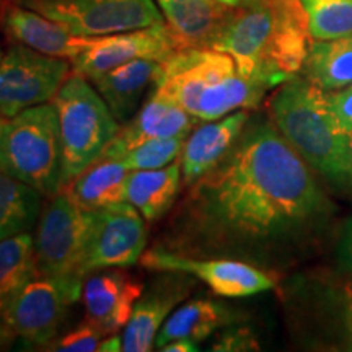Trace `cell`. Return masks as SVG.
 <instances>
[{"label":"cell","instance_id":"30bf717a","mask_svg":"<svg viewBox=\"0 0 352 352\" xmlns=\"http://www.w3.org/2000/svg\"><path fill=\"white\" fill-rule=\"evenodd\" d=\"M70 76L69 59L12 46L0 59V114L13 118L36 104L50 103Z\"/></svg>","mask_w":352,"mask_h":352},{"label":"cell","instance_id":"9c48e42d","mask_svg":"<svg viewBox=\"0 0 352 352\" xmlns=\"http://www.w3.org/2000/svg\"><path fill=\"white\" fill-rule=\"evenodd\" d=\"M64 25L77 36L94 38L165 23L153 0H13Z\"/></svg>","mask_w":352,"mask_h":352},{"label":"cell","instance_id":"7a4b0ae2","mask_svg":"<svg viewBox=\"0 0 352 352\" xmlns=\"http://www.w3.org/2000/svg\"><path fill=\"white\" fill-rule=\"evenodd\" d=\"M311 38L298 0H245L210 44L241 76L274 88L300 72Z\"/></svg>","mask_w":352,"mask_h":352},{"label":"cell","instance_id":"5b68a950","mask_svg":"<svg viewBox=\"0 0 352 352\" xmlns=\"http://www.w3.org/2000/svg\"><path fill=\"white\" fill-rule=\"evenodd\" d=\"M0 171L43 196L63 191V140L52 101L8 118L0 139Z\"/></svg>","mask_w":352,"mask_h":352},{"label":"cell","instance_id":"5bb4252c","mask_svg":"<svg viewBox=\"0 0 352 352\" xmlns=\"http://www.w3.org/2000/svg\"><path fill=\"white\" fill-rule=\"evenodd\" d=\"M191 289L192 279L186 272H166L158 277L135 303L122 334V351H151L166 318L189 296Z\"/></svg>","mask_w":352,"mask_h":352},{"label":"cell","instance_id":"6da1fadb","mask_svg":"<svg viewBox=\"0 0 352 352\" xmlns=\"http://www.w3.org/2000/svg\"><path fill=\"white\" fill-rule=\"evenodd\" d=\"M189 189L165 246L179 253H261L305 235L329 210L310 166L267 121L246 124Z\"/></svg>","mask_w":352,"mask_h":352},{"label":"cell","instance_id":"d6986e66","mask_svg":"<svg viewBox=\"0 0 352 352\" xmlns=\"http://www.w3.org/2000/svg\"><path fill=\"white\" fill-rule=\"evenodd\" d=\"M246 109H236L220 120L202 124L188 135L182 152V173L184 186H192L227 155L248 124Z\"/></svg>","mask_w":352,"mask_h":352},{"label":"cell","instance_id":"2e32d148","mask_svg":"<svg viewBox=\"0 0 352 352\" xmlns=\"http://www.w3.org/2000/svg\"><path fill=\"white\" fill-rule=\"evenodd\" d=\"M142 292L144 285L126 272L109 271L108 267L96 270L82 289L87 320L96 324L107 336L118 333L131 320Z\"/></svg>","mask_w":352,"mask_h":352},{"label":"cell","instance_id":"4dcf8cb0","mask_svg":"<svg viewBox=\"0 0 352 352\" xmlns=\"http://www.w3.org/2000/svg\"><path fill=\"white\" fill-rule=\"evenodd\" d=\"M214 351H254L258 349V342L248 329H232L226 331L215 342Z\"/></svg>","mask_w":352,"mask_h":352},{"label":"cell","instance_id":"277c9868","mask_svg":"<svg viewBox=\"0 0 352 352\" xmlns=\"http://www.w3.org/2000/svg\"><path fill=\"white\" fill-rule=\"evenodd\" d=\"M272 124L310 168L336 184L349 182L352 138L341 131L327 91L294 76L270 101Z\"/></svg>","mask_w":352,"mask_h":352},{"label":"cell","instance_id":"7402d4cb","mask_svg":"<svg viewBox=\"0 0 352 352\" xmlns=\"http://www.w3.org/2000/svg\"><path fill=\"white\" fill-rule=\"evenodd\" d=\"M129 171L121 160L98 158L63 191L85 210L108 208L126 201V182Z\"/></svg>","mask_w":352,"mask_h":352},{"label":"cell","instance_id":"836d02e7","mask_svg":"<svg viewBox=\"0 0 352 352\" xmlns=\"http://www.w3.org/2000/svg\"><path fill=\"white\" fill-rule=\"evenodd\" d=\"M197 342L191 340H175L166 342L165 346L160 347V351L165 352H191V351H199V347L196 346Z\"/></svg>","mask_w":352,"mask_h":352},{"label":"cell","instance_id":"ac0fdd59","mask_svg":"<svg viewBox=\"0 0 352 352\" xmlns=\"http://www.w3.org/2000/svg\"><path fill=\"white\" fill-rule=\"evenodd\" d=\"M164 60L140 57L88 78L120 124H124L144 104L145 95L155 88Z\"/></svg>","mask_w":352,"mask_h":352},{"label":"cell","instance_id":"4fadbf2b","mask_svg":"<svg viewBox=\"0 0 352 352\" xmlns=\"http://www.w3.org/2000/svg\"><path fill=\"white\" fill-rule=\"evenodd\" d=\"M94 212L95 228L88 254V274L104 267H129L140 261L147 245L142 214L127 201Z\"/></svg>","mask_w":352,"mask_h":352},{"label":"cell","instance_id":"484cf974","mask_svg":"<svg viewBox=\"0 0 352 352\" xmlns=\"http://www.w3.org/2000/svg\"><path fill=\"white\" fill-rule=\"evenodd\" d=\"M36 276L32 233L25 232L0 241V314L16 292Z\"/></svg>","mask_w":352,"mask_h":352},{"label":"cell","instance_id":"e0dca14e","mask_svg":"<svg viewBox=\"0 0 352 352\" xmlns=\"http://www.w3.org/2000/svg\"><path fill=\"white\" fill-rule=\"evenodd\" d=\"M2 28L16 44L41 54L69 60L76 59L90 41V38L77 36L64 25L15 2L3 10Z\"/></svg>","mask_w":352,"mask_h":352},{"label":"cell","instance_id":"e575fe53","mask_svg":"<svg viewBox=\"0 0 352 352\" xmlns=\"http://www.w3.org/2000/svg\"><path fill=\"white\" fill-rule=\"evenodd\" d=\"M98 351H101V352H118V351H122V338L118 336L116 333L108 334L107 340L100 341Z\"/></svg>","mask_w":352,"mask_h":352},{"label":"cell","instance_id":"52a82bcc","mask_svg":"<svg viewBox=\"0 0 352 352\" xmlns=\"http://www.w3.org/2000/svg\"><path fill=\"white\" fill-rule=\"evenodd\" d=\"M94 228V210L82 209L65 191L51 196L34 235L38 274L83 279Z\"/></svg>","mask_w":352,"mask_h":352},{"label":"cell","instance_id":"7c38bea8","mask_svg":"<svg viewBox=\"0 0 352 352\" xmlns=\"http://www.w3.org/2000/svg\"><path fill=\"white\" fill-rule=\"evenodd\" d=\"M183 50L182 43L168 25L160 23L147 28L131 30L104 36L90 38L87 47L72 60L74 72L94 78L129 60L151 57L165 60Z\"/></svg>","mask_w":352,"mask_h":352},{"label":"cell","instance_id":"74e56055","mask_svg":"<svg viewBox=\"0 0 352 352\" xmlns=\"http://www.w3.org/2000/svg\"><path fill=\"white\" fill-rule=\"evenodd\" d=\"M222 2H226V3H228V6H240L241 2H245V0H222Z\"/></svg>","mask_w":352,"mask_h":352},{"label":"cell","instance_id":"d590c367","mask_svg":"<svg viewBox=\"0 0 352 352\" xmlns=\"http://www.w3.org/2000/svg\"><path fill=\"white\" fill-rule=\"evenodd\" d=\"M8 334H10V331H8L7 324L3 323L2 316H0V347H2L3 344H6L7 340H8Z\"/></svg>","mask_w":352,"mask_h":352},{"label":"cell","instance_id":"ab89813d","mask_svg":"<svg viewBox=\"0 0 352 352\" xmlns=\"http://www.w3.org/2000/svg\"><path fill=\"white\" fill-rule=\"evenodd\" d=\"M2 57H3V52H2V50H0V59H2Z\"/></svg>","mask_w":352,"mask_h":352},{"label":"cell","instance_id":"44dd1931","mask_svg":"<svg viewBox=\"0 0 352 352\" xmlns=\"http://www.w3.org/2000/svg\"><path fill=\"white\" fill-rule=\"evenodd\" d=\"M182 182V164L178 162L164 168L131 170L126 182V201L142 214L145 222H157L175 204Z\"/></svg>","mask_w":352,"mask_h":352},{"label":"cell","instance_id":"1f68e13d","mask_svg":"<svg viewBox=\"0 0 352 352\" xmlns=\"http://www.w3.org/2000/svg\"><path fill=\"white\" fill-rule=\"evenodd\" d=\"M338 259L342 270L352 276V217L342 227L338 245Z\"/></svg>","mask_w":352,"mask_h":352},{"label":"cell","instance_id":"8d00e7d4","mask_svg":"<svg viewBox=\"0 0 352 352\" xmlns=\"http://www.w3.org/2000/svg\"><path fill=\"white\" fill-rule=\"evenodd\" d=\"M7 122V118H3L2 114H0V139H2V132H3V126H6Z\"/></svg>","mask_w":352,"mask_h":352},{"label":"cell","instance_id":"f35d334b","mask_svg":"<svg viewBox=\"0 0 352 352\" xmlns=\"http://www.w3.org/2000/svg\"><path fill=\"white\" fill-rule=\"evenodd\" d=\"M349 182L352 183V147H351V166H349Z\"/></svg>","mask_w":352,"mask_h":352},{"label":"cell","instance_id":"d4e9b609","mask_svg":"<svg viewBox=\"0 0 352 352\" xmlns=\"http://www.w3.org/2000/svg\"><path fill=\"white\" fill-rule=\"evenodd\" d=\"M43 195L0 171V241L30 232L43 209Z\"/></svg>","mask_w":352,"mask_h":352},{"label":"cell","instance_id":"ffe728a7","mask_svg":"<svg viewBox=\"0 0 352 352\" xmlns=\"http://www.w3.org/2000/svg\"><path fill=\"white\" fill-rule=\"evenodd\" d=\"M166 25L184 47H210L233 6L222 0H157Z\"/></svg>","mask_w":352,"mask_h":352},{"label":"cell","instance_id":"83f0119b","mask_svg":"<svg viewBox=\"0 0 352 352\" xmlns=\"http://www.w3.org/2000/svg\"><path fill=\"white\" fill-rule=\"evenodd\" d=\"M184 140L182 138L151 139L126 152L120 160L127 170H155L173 164L182 155Z\"/></svg>","mask_w":352,"mask_h":352},{"label":"cell","instance_id":"8992f818","mask_svg":"<svg viewBox=\"0 0 352 352\" xmlns=\"http://www.w3.org/2000/svg\"><path fill=\"white\" fill-rule=\"evenodd\" d=\"M63 140V189L101 157L121 129L94 83L70 74L52 98Z\"/></svg>","mask_w":352,"mask_h":352},{"label":"cell","instance_id":"3957f363","mask_svg":"<svg viewBox=\"0 0 352 352\" xmlns=\"http://www.w3.org/2000/svg\"><path fill=\"white\" fill-rule=\"evenodd\" d=\"M270 90L241 76L235 60L212 47H184L162 64L153 94L173 101L199 121L258 107Z\"/></svg>","mask_w":352,"mask_h":352},{"label":"cell","instance_id":"4316f807","mask_svg":"<svg viewBox=\"0 0 352 352\" xmlns=\"http://www.w3.org/2000/svg\"><path fill=\"white\" fill-rule=\"evenodd\" d=\"M311 39L352 34V0H298Z\"/></svg>","mask_w":352,"mask_h":352},{"label":"cell","instance_id":"603a6c76","mask_svg":"<svg viewBox=\"0 0 352 352\" xmlns=\"http://www.w3.org/2000/svg\"><path fill=\"white\" fill-rule=\"evenodd\" d=\"M232 323V314L222 303L209 298H195L173 310L157 334L155 346L160 349L175 340L201 342L226 324Z\"/></svg>","mask_w":352,"mask_h":352},{"label":"cell","instance_id":"9a60e30c","mask_svg":"<svg viewBox=\"0 0 352 352\" xmlns=\"http://www.w3.org/2000/svg\"><path fill=\"white\" fill-rule=\"evenodd\" d=\"M196 121V118L179 104L152 91L139 111L124 122V127H121L111 142L107 145L100 158L120 160L131 148L151 139H186L195 129Z\"/></svg>","mask_w":352,"mask_h":352},{"label":"cell","instance_id":"d6a6232c","mask_svg":"<svg viewBox=\"0 0 352 352\" xmlns=\"http://www.w3.org/2000/svg\"><path fill=\"white\" fill-rule=\"evenodd\" d=\"M340 307L342 327H344V331L349 338V344L352 347V280L342 285L340 294Z\"/></svg>","mask_w":352,"mask_h":352},{"label":"cell","instance_id":"f1b7e54d","mask_svg":"<svg viewBox=\"0 0 352 352\" xmlns=\"http://www.w3.org/2000/svg\"><path fill=\"white\" fill-rule=\"evenodd\" d=\"M107 336L96 324L91 321L78 324L72 331L64 334L59 340H52L47 342L46 349L50 351H60V352H91L98 351V344L101 338Z\"/></svg>","mask_w":352,"mask_h":352},{"label":"cell","instance_id":"cb8c5ba5","mask_svg":"<svg viewBox=\"0 0 352 352\" xmlns=\"http://www.w3.org/2000/svg\"><path fill=\"white\" fill-rule=\"evenodd\" d=\"M303 77L323 91H336L352 83V34L314 39L303 63Z\"/></svg>","mask_w":352,"mask_h":352},{"label":"cell","instance_id":"ba28073f","mask_svg":"<svg viewBox=\"0 0 352 352\" xmlns=\"http://www.w3.org/2000/svg\"><path fill=\"white\" fill-rule=\"evenodd\" d=\"M83 279L36 276L21 287L3 308V323L10 334L30 344L46 346L59 333L70 307L82 297Z\"/></svg>","mask_w":352,"mask_h":352},{"label":"cell","instance_id":"f546056e","mask_svg":"<svg viewBox=\"0 0 352 352\" xmlns=\"http://www.w3.org/2000/svg\"><path fill=\"white\" fill-rule=\"evenodd\" d=\"M327 96L341 131L352 138V83L341 90L329 91Z\"/></svg>","mask_w":352,"mask_h":352},{"label":"cell","instance_id":"8fae6325","mask_svg":"<svg viewBox=\"0 0 352 352\" xmlns=\"http://www.w3.org/2000/svg\"><path fill=\"white\" fill-rule=\"evenodd\" d=\"M140 264L147 270L164 272H186L208 284L220 297H250L276 287V277L253 264L226 258H195L165 246L144 252Z\"/></svg>","mask_w":352,"mask_h":352}]
</instances>
